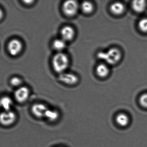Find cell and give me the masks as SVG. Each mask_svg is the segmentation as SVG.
<instances>
[{
  "label": "cell",
  "mask_w": 147,
  "mask_h": 147,
  "mask_svg": "<svg viewBox=\"0 0 147 147\" xmlns=\"http://www.w3.org/2000/svg\"><path fill=\"white\" fill-rule=\"evenodd\" d=\"M98 57L100 60L110 65L116 64L121 58V53L117 48H112L107 51H101L98 53Z\"/></svg>",
  "instance_id": "obj_1"
},
{
  "label": "cell",
  "mask_w": 147,
  "mask_h": 147,
  "mask_svg": "<svg viewBox=\"0 0 147 147\" xmlns=\"http://www.w3.org/2000/svg\"><path fill=\"white\" fill-rule=\"evenodd\" d=\"M69 64L68 57L62 52H58L55 55L52 59L54 70L59 74L64 73Z\"/></svg>",
  "instance_id": "obj_2"
},
{
  "label": "cell",
  "mask_w": 147,
  "mask_h": 147,
  "mask_svg": "<svg viewBox=\"0 0 147 147\" xmlns=\"http://www.w3.org/2000/svg\"><path fill=\"white\" fill-rule=\"evenodd\" d=\"M78 2L73 0H68L65 1L63 5V10L65 15L69 17L74 16L79 10Z\"/></svg>",
  "instance_id": "obj_3"
},
{
  "label": "cell",
  "mask_w": 147,
  "mask_h": 147,
  "mask_svg": "<svg viewBox=\"0 0 147 147\" xmlns=\"http://www.w3.org/2000/svg\"><path fill=\"white\" fill-rule=\"evenodd\" d=\"M17 119V115L11 111H4L1 115V122L3 125L8 126L13 124Z\"/></svg>",
  "instance_id": "obj_4"
},
{
  "label": "cell",
  "mask_w": 147,
  "mask_h": 147,
  "mask_svg": "<svg viewBox=\"0 0 147 147\" xmlns=\"http://www.w3.org/2000/svg\"><path fill=\"white\" fill-rule=\"evenodd\" d=\"M23 45L20 40L13 39L8 43L7 49L10 55L12 56H16L21 51Z\"/></svg>",
  "instance_id": "obj_5"
},
{
  "label": "cell",
  "mask_w": 147,
  "mask_h": 147,
  "mask_svg": "<svg viewBox=\"0 0 147 147\" xmlns=\"http://www.w3.org/2000/svg\"><path fill=\"white\" fill-rule=\"evenodd\" d=\"M30 91L26 87H21L18 88L14 94L16 100L20 103L25 102L29 97Z\"/></svg>",
  "instance_id": "obj_6"
},
{
  "label": "cell",
  "mask_w": 147,
  "mask_h": 147,
  "mask_svg": "<svg viewBox=\"0 0 147 147\" xmlns=\"http://www.w3.org/2000/svg\"><path fill=\"white\" fill-rule=\"evenodd\" d=\"M48 110L49 109L46 105L41 103L35 104L32 107V113L37 118L45 117V114Z\"/></svg>",
  "instance_id": "obj_7"
},
{
  "label": "cell",
  "mask_w": 147,
  "mask_h": 147,
  "mask_svg": "<svg viewBox=\"0 0 147 147\" xmlns=\"http://www.w3.org/2000/svg\"><path fill=\"white\" fill-rule=\"evenodd\" d=\"M59 80L68 85H74L78 81L77 76L74 74L69 73H63L59 76Z\"/></svg>",
  "instance_id": "obj_8"
},
{
  "label": "cell",
  "mask_w": 147,
  "mask_h": 147,
  "mask_svg": "<svg viewBox=\"0 0 147 147\" xmlns=\"http://www.w3.org/2000/svg\"><path fill=\"white\" fill-rule=\"evenodd\" d=\"M75 35L74 29L71 26H66L61 30L62 39L66 42L72 40Z\"/></svg>",
  "instance_id": "obj_9"
},
{
  "label": "cell",
  "mask_w": 147,
  "mask_h": 147,
  "mask_svg": "<svg viewBox=\"0 0 147 147\" xmlns=\"http://www.w3.org/2000/svg\"><path fill=\"white\" fill-rule=\"evenodd\" d=\"M132 9L136 12H142L146 8V1H135L131 3Z\"/></svg>",
  "instance_id": "obj_10"
},
{
  "label": "cell",
  "mask_w": 147,
  "mask_h": 147,
  "mask_svg": "<svg viewBox=\"0 0 147 147\" xmlns=\"http://www.w3.org/2000/svg\"><path fill=\"white\" fill-rule=\"evenodd\" d=\"M111 12L115 15H120L124 11L125 7L120 2H115L111 5L110 7Z\"/></svg>",
  "instance_id": "obj_11"
},
{
  "label": "cell",
  "mask_w": 147,
  "mask_h": 147,
  "mask_svg": "<svg viewBox=\"0 0 147 147\" xmlns=\"http://www.w3.org/2000/svg\"><path fill=\"white\" fill-rule=\"evenodd\" d=\"M116 121L119 125L122 127H125L129 124V119L125 113H120L116 117Z\"/></svg>",
  "instance_id": "obj_12"
},
{
  "label": "cell",
  "mask_w": 147,
  "mask_h": 147,
  "mask_svg": "<svg viewBox=\"0 0 147 147\" xmlns=\"http://www.w3.org/2000/svg\"><path fill=\"white\" fill-rule=\"evenodd\" d=\"M109 68L105 64H99L96 68V73L100 77H106L109 74Z\"/></svg>",
  "instance_id": "obj_13"
},
{
  "label": "cell",
  "mask_w": 147,
  "mask_h": 147,
  "mask_svg": "<svg viewBox=\"0 0 147 147\" xmlns=\"http://www.w3.org/2000/svg\"><path fill=\"white\" fill-rule=\"evenodd\" d=\"M12 100L8 97H4L1 99V105L4 108L5 111H11V107L12 105Z\"/></svg>",
  "instance_id": "obj_14"
},
{
  "label": "cell",
  "mask_w": 147,
  "mask_h": 147,
  "mask_svg": "<svg viewBox=\"0 0 147 147\" xmlns=\"http://www.w3.org/2000/svg\"><path fill=\"white\" fill-rule=\"evenodd\" d=\"M53 47L55 49L61 52L66 47V42L63 39H57L53 42Z\"/></svg>",
  "instance_id": "obj_15"
},
{
  "label": "cell",
  "mask_w": 147,
  "mask_h": 147,
  "mask_svg": "<svg viewBox=\"0 0 147 147\" xmlns=\"http://www.w3.org/2000/svg\"><path fill=\"white\" fill-rule=\"evenodd\" d=\"M45 117L49 121L51 122L55 121L59 117V113L58 112L55 110L49 109L45 114Z\"/></svg>",
  "instance_id": "obj_16"
},
{
  "label": "cell",
  "mask_w": 147,
  "mask_h": 147,
  "mask_svg": "<svg viewBox=\"0 0 147 147\" xmlns=\"http://www.w3.org/2000/svg\"><path fill=\"white\" fill-rule=\"evenodd\" d=\"M81 8L83 12L88 14L92 12L93 10V5L91 2L89 1H84L82 3Z\"/></svg>",
  "instance_id": "obj_17"
},
{
  "label": "cell",
  "mask_w": 147,
  "mask_h": 147,
  "mask_svg": "<svg viewBox=\"0 0 147 147\" xmlns=\"http://www.w3.org/2000/svg\"><path fill=\"white\" fill-rule=\"evenodd\" d=\"M138 27L143 32H147V18L141 20L138 22Z\"/></svg>",
  "instance_id": "obj_18"
},
{
  "label": "cell",
  "mask_w": 147,
  "mask_h": 147,
  "mask_svg": "<svg viewBox=\"0 0 147 147\" xmlns=\"http://www.w3.org/2000/svg\"><path fill=\"white\" fill-rule=\"evenodd\" d=\"M139 101L141 106L147 108V93L142 94L139 98Z\"/></svg>",
  "instance_id": "obj_19"
},
{
  "label": "cell",
  "mask_w": 147,
  "mask_h": 147,
  "mask_svg": "<svg viewBox=\"0 0 147 147\" xmlns=\"http://www.w3.org/2000/svg\"><path fill=\"white\" fill-rule=\"evenodd\" d=\"M11 84L14 86H18L22 84V80L19 77H13L11 80Z\"/></svg>",
  "instance_id": "obj_20"
},
{
  "label": "cell",
  "mask_w": 147,
  "mask_h": 147,
  "mask_svg": "<svg viewBox=\"0 0 147 147\" xmlns=\"http://www.w3.org/2000/svg\"><path fill=\"white\" fill-rule=\"evenodd\" d=\"M24 2H25V3H28V4H30V3H32V2H33V1H25Z\"/></svg>",
  "instance_id": "obj_21"
},
{
  "label": "cell",
  "mask_w": 147,
  "mask_h": 147,
  "mask_svg": "<svg viewBox=\"0 0 147 147\" xmlns=\"http://www.w3.org/2000/svg\"></svg>",
  "instance_id": "obj_22"
}]
</instances>
